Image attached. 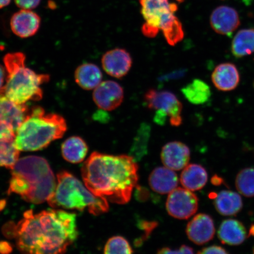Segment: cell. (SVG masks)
I'll return each instance as SVG.
<instances>
[{"label":"cell","mask_w":254,"mask_h":254,"mask_svg":"<svg viewBox=\"0 0 254 254\" xmlns=\"http://www.w3.org/2000/svg\"><path fill=\"white\" fill-rule=\"evenodd\" d=\"M149 185L154 192L166 194L177 189L179 184L177 175L166 167L155 168L148 179Z\"/></svg>","instance_id":"obj_18"},{"label":"cell","mask_w":254,"mask_h":254,"mask_svg":"<svg viewBox=\"0 0 254 254\" xmlns=\"http://www.w3.org/2000/svg\"><path fill=\"white\" fill-rule=\"evenodd\" d=\"M103 74L97 65L85 63L79 66L75 72V79L79 86L84 90L96 88L102 82Z\"/></svg>","instance_id":"obj_21"},{"label":"cell","mask_w":254,"mask_h":254,"mask_svg":"<svg viewBox=\"0 0 254 254\" xmlns=\"http://www.w3.org/2000/svg\"><path fill=\"white\" fill-rule=\"evenodd\" d=\"M150 131V127L147 124H142L136 134L131 150V156L134 158L135 161L140 160L146 154Z\"/></svg>","instance_id":"obj_27"},{"label":"cell","mask_w":254,"mask_h":254,"mask_svg":"<svg viewBox=\"0 0 254 254\" xmlns=\"http://www.w3.org/2000/svg\"><path fill=\"white\" fill-rule=\"evenodd\" d=\"M158 224L154 221H142L139 222L138 227L140 229L145 231L144 238L146 239L150 235L155 227L157 226Z\"/></svg>","instance_id":"obj_32"},{"label":"cell","mask_w":254,"mask_h":254,"mask_svg":"<svg viewBox=\"0 0 254 254\" xmlns=\"http://www.w3.org/2000/svg\"><path fill=\"white\" fill-rule=\"evenodd\" d=\"M141 14L145 23L142 34L148 38H154L159 31L163 32L170 45L174 46L183 39L182 24L175 13L178 5L171 0H139Z\"/></svg>","instance_id":"obj_7"},{"label":"cell","mask_w":254,"mask_h":254,"mask_svg":"<svg viewBox=\"0 0 254 254\" xmlns=\"http://www.w3.org/2000/svg\"><path fill=\"white\" fill-rule=\"evenodd\" d=\"M12 252V248L7 242L0 243V254H9Z\"/></svg>","instance_id":"obj_34"},{"label":"cell","mask_w":254,"mask_h":254,"mask_svg":"<svg viewBox=\"0 0 254 254\" xmlns=\"http://www.w3.org/2000/svg\"><path fill=\"white\" fill-rule=\"evenodd\" d=\"M67 129L64 119L59 114H46L39 106L28 111L18 127L15 145L19 151L43 150L51 142L63 137Z\"/></svg>","instance_id":"obj_4"},{"label":"cell","mask_w":254,"mask_h":254,"mask_svg":"<svg viewBox=\"0 0 254 254\" xmlns=\"http://www.w3.org/2000/svg\"><path fill=\"white\" fill-rule=\"evenodd\" d=\"M157 254H195L192 248L190 247L183 245L180 249L173 250L170 248L164 247L163 249L159 250Z\"/></svg>","instance_id":"obj_30"},{"label":"cell","mask_w":254,"mask_h":254,"mask_svg":"<svg viewBox=\"0 0 254 254\" xmlns=\"http://www.w3.org/2000/svg\"><path fill=\"white\" fill-rule=\"evenodd\" d=\"M101 63L104 71L116 78H122L128 74L132 64L131 55L125 49H115L105 53Z\"/></svg>","instance_id":"obj_12"},{"label":"cell","mask_w":254,"mask_h":254,"mask_svg":"<svg viewBox=\"0 0 254 254\" xmlns=\"http://www.w3.org/2000/svg\"><path fill=\"white\" fill-rule=\"evenodd\" d=\"M218 234L222 243L230 246L240 245L246 240L247 236L244 225L234 219L222 222Z\"/></svg>","instance_id":"obj_19"},{"label":"cell","mask_w":254,"mask_h":254,"mask_svg":"<svg viewBox=\"0 0 254 254\" xmlns=\"http://www.w3.org/2000/svg\"><path fill=\"white\" fill-rule=\"evenodd\" d=\"M5 68L2 67V66L0 65V90H1L3 88H4V83L5 79Z\"/></svg>","instance_id":"obj_35"},{"label":"cell","mask_w":254,"mask_h":254,"mask_svg":"<svg viewBox=\"0 0 254 254\" xmlns=\"http://www.w3.org/2000/svg\"><path fill=\"white\" fill-rule=\"evenodd\" d=\"M198 254H229L223 248L212 246L210 247H205L198 253Z\"/></svg>","instance_id":"obj_33"},{"label":"cell","mask_w":254,"mask_h":254,"mask_svg":"<svg viewBox=\"0 0 254 254\" xmlns=\"http://www.w3.org/2000/svg\"><path fill=\"white\" fill-rule=\"evenodd\" d=\"M197 196L185 188H177L168 195L166 209L168 214L180 220H187L198 209Z\"/></svg>","instance_id":"obj_10"},{"label":"cell","mask_w":254,"mask_h":254,"mask_svg":"<svg viewBox=\"0 0 254 254\" xmlns=\"http://www.w3.org/2000/svg\"><path fill=\"white\" fill-rule=\"evenodd\" d=\"M87 143L79 136L68 138L63 143L62 152L64 158L72 164L81 163L87 154Z\"/></svg>","instance_id":"obj_23"},{"label":"cell","mask_w":254,"mask_h":254,"mask_svg":"<svg viewBox=\"0 0 254 254\" xmlns=\"http://www.w3.org/2000/svg\"><path fill=\"white\" fill-rule=\"evenodd\" d=\"M29 111L25 104H17L0 90V139L15 138L16 132Z\"/></svg>","instance_id":"obj_8"},{"label":"cell","mask_w":254,"mask_h":254,"mask_svg":"<svg viewBox=\"0 0 254 254\" xmlns=\"http://www.w3.org/2000/svg\"><path fill=\"white\" fill-rule=\"evenodd\" d=\"M182 91L186 99L194 105L204 104L211 96L210 87L200 79H193L183 88Z\"/></svg>","instance_id":"obj_24"},{"label":"cell","mask_w":254,"mask_h":254,"mask_svg":"<svg viewBox=\"0 0 254 254\" xmlns=\"http://www.w3.org/2000/svg\"><path fill=\"white\" fill-rule=\"evenodd\" d=\"M212 81L218 90L230 91L239 84L240 74L236 66L230 63H222L216 66L212 72Z\"/></svg>","instance_id":"obj_17"},{"label":"cell","mask_w":254,"mask_h":254,"mask_svg":"<svg viewBox=\"0 0 254 254\" xmlns=\"http://www.w3.org/2000/svg\"><path fill=\"white\" fill-rule=\"evenodd\" d=\"M207 181V172L201 165H187L181 174L180 182L182 186L191 191L202 189Z\"/></svg>","instance_id":"obj_20"},{"label":"cell","mask_w":254,"mask_h":254,"mask_svg":"<svg viewBox=\"0 0 254 254\" xmlns=\"http://www.w3.org/2000/svg\"><path fill=\"white\" fill-rule=\"evenodd\" d=\"M231 52L237 58H242L254 53V29L241 30L235 36L231 44Z\"/></svg>","instance_id":"obj_25"},{"label":"cell","mask_w":254,"mask_h":254,"mask_svg":"<svg viewBox=\"0 0 254 254\" xmlns=\"http://www.w3.org/2000/svg\"><path fill=\"white\" fill-rule=\"evenodd\" d=\"M55 175L46 159L28 156L19 159L11 169L8 194L15 193L25 201L39 204L55 191Z\"/></svg>","instance_id":"obj_3"},{"label":"cell","mask_w":254,"mask_h":254,"mask_svg":"<svg viewBox=\"0 0 254 254\" xmlns=\"http://www.w3.org/2000/svg\"><path fill=\"white\" fill-rule=\"evenodd\" d=\"M190 152L188 146L180 141L167 143L162 148V163L173 171L184 169L189 164Z\"/></svg>","instance_id":"obj_15"},{"label":"cell","mask_w":254,"mask_h":254,"mask_svg":"<svg viewBox=\"0 0 254 254\" xmlns=\"http://www.w3.org/2000/svg\"><path fill=\"white\" fill-rule=\"evenodd\" d=\"M47 201L53 208L81 211L87 208L94 215L104 213L109 209L107 199L95 195L80 181L66 171L57 175L55 191Z\"/></svg>","instance_id":"obj_6"},{"label":"cell","mask_w":254,"mask_h":254,"mask_svg":"<svg viewBox=\"0 0 254 254\" xmlns=\"http://www.w3.org/2000/svg\"><path fill=\"white\" fill-rule=\"evenodd\" d=\"M11 1V0H0V9L8 5Z\"/></svg>","instance_id":"obj_36"},{"label":"cell","mask_w":254,"mask_h":254,"mask_svg":"<svg viewBox=\"0 0 254 254\" xmlns=\"http://www.w3.org/2000/svg\"><path fill=\"white\" fill-rule=\"evenodd\" d=\"M125 98L123 88L116 81L101 82L95 88L93 100L98 108L104 111H113L122 104Z\"/></svg>","instance_id":"obj_11"},{"label":"cell","mask_w":254,"mask_h":254,"mask_svg":"<svg viewBox=\"0 0 254 254\" xmlns=\"http://www.w3.org/2000/svg\"><path fill=\"white\" fill-rule=\"evenodd\" d=\"M144 99L149 109L166 114L171 126L182 125L183 105L176 95L170 91L150 89L146 92Z\"/></svg>","instance_id":"obj_9"},{"label":"cell","mask_w":254,"mask_h":254,"mask_svg":"<svg viewBox=\"0 0 254 254\" xmlns=\"http://www.w3.org/2000/svg\"><path fill=\"white\" fill-rule=\"evenodd\" d=\"M216 209L222 215H234L243 208V201L238 193L231 190H222L214 200Z\"/></svg>","instance_id":"obj_22"},{"label":"cell","mask_w":254,"mask_h":254,"mask_svg":"<svg viewBox=\"0 0 254 254\" xmlns=\"http://www.w3.org/2000/svg\"><path fill=\"white\" fill-rule=\"evenodd\" d=\"M19 155L15 138L0 139V167L11 170L19 160Z\"/></svg>","instance_id":"obj_26"},{"label":"cell","mask_w":254,"mask_h":254,"mask_svg":"<svg viewBox=\"0 0 254 254\" xmlns=\"http://www.w3.org/2000/svg\"><path fill=\"white\" fill-rule=\"evenodd\" d=\"M215 233L214 221L210 216L199 214L190 220L186 228L187 237L190 241L201 246L210 241Z\"/></svg>","instance_id":"obj_14"},{"label":"cell","mask_w":254,"mask_h":254,"mask_svg":"<svg viewBox=\"0 0 254 254\" xmlns=\"http://www.w3.org/2000/svg\"><path fill=\"white\" fill-rule=\"evenodd\" d=\"M40 25V16L30 9H21L12 15L10 20L12 33L22 39L34 36Z\"/></svg>","instance_id":"obj_16"},{"label":"cell","mask_w":254,"mask_h":254,"mask_svg":"<svg viewBox=\"0 0 254 254\" xmlns=\"http://www.w3.org/2000/svg\"><path fill=\"white\" fill-rule=\"evenodd\" d=\"M238 191L246 197L254 196V168H246L238 174L236 180Z\"/></svg>","instance_id":"obj_28"},{"label":"cell","mask_w":254,"mask_h":254,"mask_svg":"<svg viewBox=\"0 0 254 254\" xmlns=\"http://www.w3.org/2000/svg\"><path fill=\"white\" fill-rule=\"evenodd\" d=\"M7 72L4 91L6 96L17 104L42 99L41 85L50 80L47 74H38L25 66V56L21 52L8 53L4 57Z\"/></svg>","instance_id":"obj_5"},{"label":"cell","mask_w":254,"mask_h":254,"mask_svg":"<svg viewBox=\"0 0 254 254\" xmlns=\"http://www.w3.org/2000/svg\"><path fill=\"white\" fill-rule=\"evenodd\" d=\"M17 7L23 9L36 8L41 2V0H14Z\"/></svg>","instance_id":"obj_31"},{"label":"cell","mask_w":254,"mask_h":254,"mask_svg":"<svg viewBox=\"0 0 254 254\" xmlns=\"http://www.w3.org/2000/svg\"><path fill=\"white\" fill-rule=\"evenodd\" d=\"M81 174L85 186L95 195L125 204L137 186L138 166L131 155L94 152L85 162Z\"/></svg>","instance_id":"obj_2"},{"label":"cell","mask_w":254,"mask_h":254,"mask_svg":"<svg viewBox=\"0 0 254 254\" xmlns=\"http://www.w3.org/2000/svg\"><path fill=\"white\" fill-rule=\"evenodd\" d=\"M12 230L23 254H64L78 235L76 215L61 209L27 211Z\"/></svg>","instance_id":"obj_1"},{"label":"cell","mask_w":254,"mask_h":254,"mask_svg":"<svg viewBox=\"0 0 254 254\" xmlns=\"http://www.w3.org/2000/svg\"><path fill=\"white\" fill-rule=\"evenodd\" d=\"M104 254H133V250L125 238L115 236L108 240L104 248Z\"/></svg>","instance_id":"obj_29"},{"label":"cell","mask_w":254,"mask_h":254,"mask_svg":"<svg viewBox=\"0 0 254 254\" xmlns=\"http://www.w3.org/2000/svg\"><path fill=\"white\" fill-rule=\"evenodd\" d=\"M210 24L215 33L230 37L240 26V16L236 9L228 6H220L212 11Z\"/></svg>","instance_id":"obj_13"}]
</instances>
